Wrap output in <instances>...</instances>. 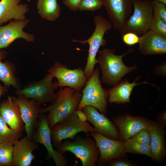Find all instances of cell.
I'll return each instance as SVG.
<instances>
[{"mask_svg": "<svg viewBox=\"0 0 166 166\" xmlns=\"http://www.w3.org/2000/svg\"><path fill=\"white\" fill-rule=\"evenodd\" d=\"M57 94V98L52 105L40 108V114L49 112L47 119L51 129L65 121L76 110L82 96L81 91L67 87L60 88Z\"/></svg>", "mask_w": 166, "mask_h": 166, "instance_id": "6da1fadb", "label": "cell"}, {"mask_svg": "<svg viewBox=\"0 0 166 166\" xmlns=\"http://www.w3.org/2000/svg\"><path fill=\"white\" fill-rule=\"evenodd\" d=\"M134 50V49L130 48L124 53L117 55L115 49L105 48L99 50V56L96 59L102 72V83L113 86L126 74L136 68V65L130 67L127 66L122 60L124 56Z\"/></svg>", "mask_w": 166, "mask_h": 166, "instance_id": "7a4b0ae2", "label": "cell"}, {"mask_svg": "<svg viewBox=\"0 0 166 166\" xmlns=\"http://www.w3.org/2000/svg\"><path fill=\"white\" fill-rule=\"evenodd\" d=\"M93 20L95 27L90 37L85 40H72L73 42L82 44L88 43L89 45L86 64L84 70L87 80L92 76L95 65L97 63L96 57L100 47L106 44V41L104 38V35L112 28V24L110 21L101 15L95 16Z\"/></svg>", "mask_w": 166, "mask_h": 166, "instance_id": "3957f363", "label": "cell"}, {"mask_svg": "<svg viewBox=\"0 0 166 166\" xmlns=\"http://www.w3.org/2000/svg\"><path fill=\"white\" fill-rule=\"evenodd\" d=\"M99 69H94L91 77L87 80L81 90L82 96L77 110L81 109L85 106H92L105 115L107 112L108 94L101 85L99 78Z\"/></svg>", "mask_w": 166, "mask_h": 166, "instance_id": "277c9868", "label": "cell"}, {"mask_svg": "<svg viewBox=\"0 0 166 166\" xmlns=\"http://www.w3.org/2000/svg\"><path fill=\"white\" fill-rule=\"evenodd\" d=\"M63 154L69 152L81 160L82 166H95L100 153L95 140L77 136L73 141L66 140L62 142L57 148Z\"/></svg>", "mask_w": 166, "mask_h": 166, "instance_id": "5b68a950", "label": "cell"}, {"mask_svg": "<svg viewBox=\"0 0 166 166\" xmlns=\"http://www.w3.org/2000/svg\"><path fill=\"white\" fill-rule=\"evenodd\" d=\"M54 78L52 74L48 73L42 79L30 83L22 89H16L15 93L29 99L35 100L40 106L44 103H53L57 97L54 90L59 87L57 82L53 81Z\"/></svg>", "mask_w": 166, "mask_h": 166, "instance_id": "8992f818", "label": "cell"}, {"mask_svg": "<svg viewBox=\"0 0 166 166\" xmlns=\"http://www.w3.org/2000/svg\"><path fill=\"white\" fill-rule=\"evenodd\" d=\"M76 111L65 121L56 124L51 129L52 144L57 148L63 140L68 138L73 139L80 132H84L88 135L89 132H95L94 127L88 122H83L79 119Z\"/></svg>", "mask_w": 166, "mask_h": 166, "instance_id": "52a82bcc", "label": "cell"}, {"mask_svg": "<svg viewBox=\"0 0 166 166\" xmlns=\"http://www.w3.org/2000/svg\"><path fill=\"white\" fill-rule=\"evenodd\" d=\"M134 7L132 14L127 21L126 33L132 32L142 35L149 30L148 27L153 15L151 0H132Z\"/></svg>", "mask_w": 166, "mask_h": 166, "instance_id": "ba28073f", "label": "cell"}, {"mask_svg": "<svg viewBox=\"0 0 166 166\" xmlns=\"http://www.w3.org/2000/svg\"><path fill=\"white\" fill-rule=\"evenodd\" d=\"M47 72L57 79L58 86L60 88L67 87L76 91H81L87 80L81 68L70 69L67 65L58 61H56Z\"/></svg>", "mask_w": 166, "mask_h": 166, "instance_id": "9c48e42d", "label": "cell"}, {"mask_svg": "<svg viewBox=\"0 0 166 166\" xmlns=\"http://www.w3.org/2000/svg\"><path fill=\"white\" fill-rule=\"evenodd\" d=\"M32 140L36 143L44 145L46 148L48 159H52L56 166H65L68 160L63 154L58 150L53 148L51 140V128L48 123L47 116L44 113L40 114L36 128Z\"/></svg>", "mask_w": 166, "mask_h": 166, "instance_id": "30bf717a", "label": "cell"}, {"mask_svg": "<svg viewBox=\"0 0 166 166\" xmlns=\"http://www.w3.org/2000/svg\"><path fill=\"white\" fill-rule=\"evenodd\" d=\"M100 0L105 9L112 27L123 35L126 33V22L132 13V0Z\"/></svg>", "mask_w": 166, "mask_h": 166, "instance_id": "8fae6325", "label": "cell"}, {"mask_svg": "<svg viewBox=\"0 0 166 166\" xmlns=\"http://www.w3.org/2000/svg\"><path fill=\"white\" fill-rule=\"evenodd\" d=\"M90 135L95 140L99 150L100 156L97 163L99 165H104L124 155V141L112 139L95 132H90Z\"/></svg>", "mask_w": 166, "mask_h": 166, "instance_id": "7c38bea8", "label": "cell"}, {"mask_svg": "<svg viewBox=\"0 0 166 166\" xmlns=\"http://www.w3.org/2000/svg\"><path fill=\"white\" fill-rule=\"evenodd\" d=\"M113 120L120 140L123 141L130 138L140 130L148 128L152 121L144 117L128 114L115 117Z\"/></svg>", "mask_w": 166, "mask_h": 166, "instance_id": "4fadbf2b", "label": "cell"}, {"mask_svg": "<svg viewBox=\"0 0 166 166\" xmlns=\"http://www.w3.org/2000/svg\"><path fill=\"white\" fill-rule=\"evenodd\" d=\"M14 97L20 108L22 118L25 124L26 136L32 140L40 114V106L35 100L31 99L29 100L22 95Z\"/></svg>", "mask_w": 166, "mask_h": 166, "instance_id": "5bb4252c", "label": "cell"}, {"mask_svg": "<svg viewBox=\"0 0 166 166\" xmlns=\"http://www.w3.org/2000/svg\"><path fill=\"white\" fill-rule=\"evenodd\" d=\"M29 22V20L26 18L11 21L6 25L0 26V49L8 47L19 38L23 39L28 42H34V35L23 30Z\"/></svg>", "mask_w": 166, "mask_h": 166, "instance_id": "9a60e30c", "label": "cell"}, {"mask_svg": "<svg viewBox=\"0 0 166 166\" xmlns=\"http://www.w3.org/2000/svg\"><path fill=\"white\" fill-rule=\"evenodd\" d=\"M88 121L94 126L95 132L108 138L120 140L118 131L112 121L105 114L99 113L94 107L86 105L81 109Z\"/></svg>", "mask_w": 166, "mask_h": 166, "instance_id": "2e32d148", "label": "cell"}, {"mask_svg": "<svg viewBox=\"0 0 166 166\" xmlns=\"http://www.w3.org/2000/svg\"><path fill=\"white\" fill-rule=\"evenodd\" d=\"M0 116L13 130L21 132L25 130L20 108L14 96H8L1 103Z\"/></svg>", "mask_w": 166, "mask_h": 166, "instance_id": "e0dca14e", "label": "cell"}, {"mask_svg": "<svg viewBox=\"0 0 166 166\" xmlns=\"http://www.w3.org/2000/svg\"><path fill=\"white\" fill-rule=\"evenodd\" d=\"M37 144L26 136L16 141L13 145L11 166H30L35 158L33 153L39 148Z\"/></svg>", "mask_w": 166, "mask_h": 166, "instance_id": "ac0fdd59", "label": "cell"}, {"mask_svg": "<svg viewBox=\"0 0 166 166\" xmlns=\"http://www.w3.org/2000/svg\"><path fill=\"white\" fill-rule=\"evenodd\" d=\"M164 127L159 122L152 121L148 127L151 134L149 144L152 153L151 158L159 163L164 162L166 156Z\"/></svg>", "mask_w": 166, "mask_h": 166, "instance_id": "d6986e66", "label": "cell"}, {"mask_svg": "<svg viewBox=\"0 0 166 166\" xmlns=\"http://www.w3.org/2000/svg\"><path fill=\"white\" fill-rule=\"evenodd\" d=\"M138 48L144 55H163L166 53V38L148 30L140 37Z\"/></svg>", "mask_w": 166, "mask_h": 166, "instance_id": "ffe728a7", "label": "cell"}, {"mask_svg": "<svg viewBox=\"0 0 166 166\" xmlns=\"http://www.w3.org/2000/svg\"><path fill=\"white\" fill-rule=\"evenodd\" d=\"M21 0H1L0 26L10 20H19L26 18L29 9L27 4L21 3Z\"/></svg>", "mask_w": 166, "mask_h": 166, "instance_id": "44dd1931", "label": "cell"}, {"mask_svg": "<svg viewBox=\"0 0 166 166\" xmlns=\"http://www.w3.org/2000/svg\"><path fill=\"white\" fill-rule=\"evenodd\" d=\"M138 79V77L136 78L132 83H130L128 80L124 79L120 81L111 89L106 90L109 101L111 103L117 104L130 103V97L134 87L140 84H150L155 86L159 89L154 84L148 83L146 81L141 83H136Z\"/></svg>", "mask_w": 166, "mask_h": 166, "instance_id": "7402d4cb", "label": "cell"}, {"mask_svg": "<svg viewBox=\"0 0 166 166\" xmlns=\"http://www.w3.org/2000/svg\"><path fill=\"white\" fill-rule=\"evenodd\" d=\"M7 54L5 51L0 50V80L7 87L12 86L16 89H20V84L18 78L15 75L14 66L8 61H2Z\"/></svg>", "mask_w": 166, "mask_h": 166, "instance_id": "603a6c76", "label": "cell"}, {"mask_svg": "<svg viewBox=\"0 0 166 166\" xmlns=\"http://www.w3.org/2000/svg\"><path fill=\"white\" fill-rule=\"evenodd\" d=\"M37 7L41 17L50 21L58 18L61 10L57 0H38Z\"/></svg>", "mask_w": 166, "mask_h": 166, "instance_id": "cb8c5ba5", "label": "cell"}, {"mask_svg": "<svg viewBox=\"0 0 166 166\" xmlns=\"http://www.w3.org/2000/svg\"><path fill=\"white\" fill-rule=\"evenodd\" d=\"M22 132L15 131L10 127L0 116V142L13 144L22 137Z\"/></svg>", "mask_w": 166, "mask_h": 166, "instance_id": "d4e9b609", "label": "cell"}, {"mask_svg": "<svg viewBox=\"0 0 166 166\" xmlns=\"http://www.w3.org/2000/svg\"><path fill=\"white\" fill-rule=\"evenodd\" d=\"M144 155L151 158L152 153L149 145L135 142L128 139L124 141V153Z\"/></svg>", "mask_w": 166, "mask_h": 166, "instance_id": "484cf974", "label": "cell"}, {"mask_svg": "<svg viewBox=\"0 0 166 166\" xmlns=\"http://www.w3.org/2000/svg\"><path fill=\"white\" fill-rule=\"evenodd\" d=\"M13 144L0 142V166H11Z\"/></svg>", "mask_w": 166, "mask_h": 166, "instance_id": "4316f807", "label": "cell"}, {"mask_svg": "<svg viewBox=\"0 0 166 166\" xmlns=\"http://www.w3.org/2000/svg\"><path fill=\"white\" fill-rule=\"evenodd\" d=\"M148 29L158 35L166 38V22L154 14L150 22Z\"/></svg>", "mask_w": 166, "mask_h": 166, "instance_id": "83f0119b", "label": "cell"}, {"mask_svg": "<svg viewBox=\"0 0 166 166\" xmlns=\"http://www.w3.org/2000/svg\"><path fill=\"white\" fill-rule=\"evenodd\" d=\"M102 6L100 0H81L79 10L94 12L100 9Z\"/></svg>", "mask_w": 166, "mask_h": 166, "instance_id": "f1b7e54d", "label": "cell"}, {"mask_svg": "<svg viewBox=\"0 0 166 166\" xmlns=\"http://www.w3.org/2000/svg\"><path fill=\"white\" fill-rule=\"evenodd\" d=\"M151 137L150 133L148 127L140 130L129 139L141 144L149 145Z\"/></svg>", "mask_w": 166, "mask_h": 166, "instance_id": "f546056e", "label": "cell"}, {"mask_svg": "<svg viewBox=\"0 0 166 166\" xmlns=\"http://www.w3.org/2000/svg\"><path fill=\"white\" fill-rule=\"evenodd\" d=\"M152 4L153 14L158 16L164 21L166 22V5L156 0L152 1Z\"/></svg>", "mask_w": 166, "mask_h": 166, "instance_id": "4dcf8cb0", "label": "cell"}, {"mask_svg": "<svg viewBox=\"0 0 166 166\" xmlns=\"http://www.w3.org/2000/svg\"><path fill=\"white\" fill-rule=\"evenodd\" d=\"M122 36L123 41L127 45H132L139 42L140 37L134 33L127 32Z\"/></svg>", "mask_w": 166, "mask_h": 166, "instance_id": "1f68e13d", "label": "cell"}, {"mask_svg": "<svg viewBox=\"0 0 166 166\" xmlns=\"http://www.w3.org/2000/svg\"><path fill=\"white\" fill-rule=\"evenodd\" d=\"M106 165L111 166H133L136 165V164L130 160L118 158L111 161Z\"/></svg>", "mask_w": 166, "mask_h": 166, "instance_id": "d6a6232c", "label": "cell"}, {"mask_svg": "<svg viewBox=\"0 0 166 166\" xmlns=\"http://www.w3.org/2000/svg\"><path fill=\"white\" fill-rule=\"evenodd\" d=\"M81 0H63V4L73 11H77L79 8Z\"/></svg>", "mask_w": 166, "mask_h": 166, "instance_id": "836d02e7", "label": "cell"}, {"mask_svg": "<svg viewBox=\"0 0 166 166\" xmlns=\"http://www.w3.org/2000/svg\"><path fill=\"white\" fill-rule=\"evenodd\" d=\"M154 73L156 75L162 76H166V63L164 62L155 67Z\"/></svg>", "mask_w": 166, "mask_h": 166, "instance_id": "e575fe53", "label": "cell"}, {"mask_svg": "<svg viewBox=\"0 0 166 166\" xmlns=\"http://www.w3.org/2000/svg\"><path fill=\"white\" fill-rule=\"evenodd\" d=\"M157 119L159 122L164 127L166 125V112L164 111L161 113L158 116Z\"/></svg>", "mask_w": 166, "mask_h": 166, "instance_id": "d590c367", "label": "cell"}, {"mask_svg": "<svg viewBox=\"0 0 166 166\" xmlns=\"http://www.w3.org/2000/svg\"><path fill=\"white\" fill-rule=\"evenodd\" d=\"M76 112L78 118L80 121L83 122L88 121L86 115L82 110H77Z\"/></svg>", "mask_w": 166, "mask_h": 166, "instance_id": "8d00e7d4", "label": "cell"}, {"mask_svg": "<svg viewBox=\"0 0 166 166\" xmlns=\"http://www.w3.org/2000/svg\"><path fill=\"white\" fill-rule=\"evenodd\" d=\"M7 87L4 85L3 86L1 83V81L0 80V106L1 104L0 101L1 98L2 96L5 95V93L7 91Z\"/></svg>", "mask_w": 166, "mask_h": 166, "instance_id": "74e56055", "label": "cell"}, {"mask_svg": "<svg viewBox=\"0 0 166 166\" xmlns=\"http://www.w3.org/2000/svg\"><path fill=\"white\" fill-rule=\"evenodd\" d=\"M156 0L165 5L166 4V0Z\"/></svg>", "mask_w": 166, "mask_h": 166, "instance_id": "f35d334b", "label": "cell"}, {"mask_svg": "<svg viewBox=\"0 0 166 166\" xmlns=\"http://www.w3.org/2000/svg\"></svg>", "mask_w": 166, "mask_h": 166, "instance_id": "ab89813d", "label": "cell"}]
</instances>
